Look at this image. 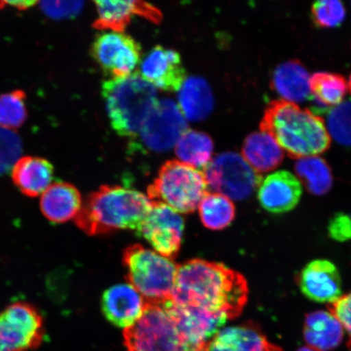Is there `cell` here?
<instances>
[{"label":"cell","instance_id":"17","mask_svg":"<svg viewBox=\"0 0 351 351\" xmlns=\"http://www.w3.org/2000/svg\"><path fill=\"white\" fill-rule=\"evenodd\" d=\"M147 302L132 285H114L104 292L101 306L104 317L113 326L129 328L142 317Z\"/></svg>","mask_w":351,"mask_h":351},{"label":"cell","instance_id":"23","mask_svg":"<svg viewBox=\"0 0 351 351\" xmlns=\"http://www.w3.org/2000/svg\"><path fill=\"white\" fill-rule=\"evenodd\" d=\"M304 336L309 348L317 351H330L343 339V328L327 311H317L306 315Z\"/></svg>","mask_w":351,"mask_h":351},{"label":"cell","instance_id":"3","mask_svg":"<svg viewBox=\"0 0 351 351\" xmlns=\"http://www.w3.org/2000/svg\"><path fill=\"white\" fill-rule=\"evenodd\" d=\"M152 207L141 192L119 186H103L82 204L76 225L86 234H106L121 230H135Z\"/></svg>","mask_w":351,"mask_h":351},{"label":"cell","instance_id":"32","mask_svg":"<svg viewBox=\"0 0 351 351\" xmlns=\"http://www.w3.org/2000/svg\"><path fill=\"white\" fill-rule=\"evenodd\" d=\"M344 4L337 0H322L311 7V16L319 28H335L346 19Z\"/></svg>","mask_w":351,"mask_h":351},{"label":"cell","instance_id":"31","mask_svg":"<svg viewBox=\"0 0 351 351\" xmlns=\"http://www.w3.org/2000/svg\"><path fill=\"white\" fill-rule=\"evenodd\" d=\"M326 128L337 143L351 146V100L332 110L328 116Z\"/></svg>","mask_w":351,"mask_h":351},{"label":"cell","instance_id":"33","mask_svg":"<svg viewBox=\"0 0 351 351\" xmlns=\"http://www.w3.org/2000/svg\"><path fill=\"white\" fill-rule=\"evenodd\" d=\"M23 147L15 131L0 126V175L6 173L21 159Z\"/></svg>","mask_w":351,"mask_h":351},{"label":"cell","instance_id":"11","mask_svg":"<svg viewBox=\"0 0 351 351\" xmlns=\"http://www.w3.org/2000/svg\"><path fill=\"white\" fill-rule=\"evenodd\" d=\"M183 230L184 219L179 213L165 204H152L150 212L136 231L156 252L173 260L182 247Z\"/></svg>","mask_w":351,"mask_h":351},{"label":"cell","instance_id":"1","mask_svg":"<svg viewBox=\"0 0 351 351\" xmlns=\"http://www.w3.org/2000/svg\"><path fill=\"white\" fill-rule=\"evenodd\" d=\"M249 289L243 275L223 263L191 260L178 266L170 302L239 317L248 300Z\"/></svg>","mask_w":351,"mask_h":351},{"label":"cell","instance_id":"29","mask_svg":"<svg viewBox=\"0 0 351 351\" xmlns=\"http://www.w3.org/2000/svg\"><path fill=\"white\" fill-rule=\"evenodd\" d=\"M348 89V82L340 74L318 72L310 77L311 94L320 106H339Z\"/></svg>","mask_w":351,"mask_h":351},{"label":"cell","instance_id":"22","mask_svg":"<svg viewBox=\"0 0 351 351\" xmlns=\"http://www.w3.org/2000/svg\"><path fill=\"white\" fill-rule=\"evenodd\" d=\"M271 86L285 101L302 103L310 97V76L300 61L289 60L274 70Z\"/></svg>","mask_w":351,"mask_h":351},{"label":"cell","instance_id":"28","mask_svg":"<svg viewBox=\"0 0 351 351\" xmlns=\"http://www.w3.org/2000/svg\"><path fill=\"white\" fill-rule=\"evenodd\" d=\"M197 208L202 223L209 230L226 229L235 218L236 209L232 200L217 193H207Z\"/></svg>","mask_w":351,"mask_h":351},{"label":"cell","instance_id":"9","mask_svg":"<svg viewBox=\"0 0 351 351\" xmlns=\"http://www.w3.org/2000/svg\"><path fill=\"white\" fill-rule=\"evenodd\" d=\"M44 333L40 313L27 302H14L0 314V351L36 350Z\"/></svg>","mask_w":351,"mask_h":351},{"label":"cell","instance_id":"19","mask_svg":"<svg viewBox=\"0 0 351 351\" xmlns=\"http://www.w3.org/2000/svg\"><path fill=\"white\" fill-rule=\"evenodd\" d=\"M204 351H283L271 343L260 327L252 322L228 327L216 333Z\"/></svg>","mask_w":351,"mask_h":351},{"label":"cell","instance_id":"18","mask_svg":"<svg viewBox=\"0 0 351 351\" xmlns=\"http://www.w3.org/2000/svg\"><path fill=\"white\" fill-rule=\"evenodd\" d=\"M98 19L93 26L99 30L124 33L134 16L144 17L154 23L162 19L161 12L152 4L142 1H96Z\"/></svg>","mask_w":351,"mask_h":351},{"label":"cell","instance_id":"8","mask_svg":"<svg viewBox=\"0 0 351 351\" xmlns=\"http://www.w3.org/2000/svg\"><path fill=\"white\" fill-rule=\"evenodd\" d=\"M208 186L230 199L243 200L253 194L262 181L239 154L226 152L213 158L204 167Z\"/></svg>","mask_w":351,"mask_h":351},{"label":"cell","instance_id":"7","mask_svg":"<svg viewBox=\"0 0 351 351\" xmlns=\"http://www.w3.org/2000/svg\"><path fill=\"white\" fill-rule=\"evenodd\" d=\"M128 351H197L188 343L165 304L147 302L141 317L124 331Z\"/></svg>","mask_w":351,"mask_h":351},{"label":"cell","instance_id":"16","mask_svg":"<svg viewBox=\"0 0 351 351\" xmlns=\"http://www.w3.org/2000/svg\"><path fill=\"white\" fill-rule=\"evenodd\" d=\"M298 178L287 171H278L262 180L258 199L261 207L273 214H282L296 207L302 196Z\"/></svg>","mask_w":351,"mask_h":351},{"label":"cell","instance_id":"15","mask_svg":"<svg viewBox=\"0 0 351 351\" xmlns=\"http://www.w3.org/2000/svg\"><path fill=\"white\" fill-rule=\"evenodd\" d=\"M300 291L308 300L331 304L341 296V279L330 261L317 260L307 263L298 276Z\"/></svg>","mask_w":351,"mask_h":351},{"label":"cell","instance_id":"24","mask_svg":"<svg viewBox=\"0 0 351 351\" xmlns=\"http://www.w3.org/2000/svg\"><path fill=\"white\" fill-rule=\"evenodd\" d=\"M243 157L257 173H267L282 163L284 151L273 137L263 132H254L245 139Z\"/></svg>","mask_w":351,"mask_h":351},{"label":"cell","instance_id":"34","mask_svg":"<svg viewBox=\"0 0 351 351\" xmlns=\"http://www.w3.org/2000/svg\"><path fill=\"white\" fill-rule=\"evenodd\" d=\"M42 11L54 19H69L78 14L82 10L83 2L43 1L38 3Z\"/></svg>","mask_w":351,"mask_h":351},{"label":"cell","instance_id":"4","mask_svg":"<svg viewBox=\"0 0 351 351\" xmlns=\"http://www.w3.org/2000/svg\"><path fill=\"white\" fill-rule=\"evenodd\" d=\"M102 95L112 129L122 137L138 134L158 103L156 88L139 73L104 82Z\"/></svg>","mask_w":351,"mask_h":351},{"label":"cell","instance_id":"2","mask_svg":"<svg viewBox=\"0 0 351 351\" xmlns=\"http://www.w3.org/2000/svg\"><path fill=\"white\" fill-rule=\"evenodd\" d=\"M260 128L293 159L317 156L330 147V135L322 118L283 99L267 105Z\"/></svg>","mask_w":351,"mask_h":351},{"label":"cell","instance_id":"27","mask_svg":"<svg viewBox=\"0 0 351 351\" xmlns=\"http://www.w3.org/2000/svg\"><path fill=\"white\" fill-rule=\"evenodd\" d=\"M295 173L307 191L314 195H324L330 191L333 179L330 167L319 156H310L298 160Z\"/></svg>","mask_w":351,"mask_h":351},{"label":"cell","instance_id":"35","mask_svg":"<svg viewBox=\"0 0 351 351\" xmlns=\"http://www.w3.org/2000/svg\"><path fill=\"white\" fill-rule=\"evenodd\" d=\"M328 308L329 313L339 320L341 327L348 333V346L351 350V292L329 304Z\"/></svg>","mask_w":351,"mask_h":351},{"label":"cell","instance_id":"38","mask_svg":"<svg viewBox=\"0 0 351 351\" xmlns=\"http://www.w3.org/2000/svg\"><path fill=\"white\" fill-rule=\"evenodd\" d=\"M297 351H317L313 348H309V346H305V348H302L298 349Z\"/></svg>","mask_w":351,"mask_h":351},{"label":"cell","instance_id":"5","mask_svg":"<svg viewBox=\"0 0 351 351\" xmlns=\"http://www.w3.org/2000/svg\"><path fill=\"white\" fill-rule=\"evenodd\" d=\"M127 282L147 302L165 304L172 298L178 265L152 250L135 244L125 250Z\"/></svg>","mask_w":351,"mask_h":351},{"label":"cell","instance_id":"39","mask_svg":"<svg viewBox=\"0 0 351 351\" xmlns=\"http://www.w3.org/2000/svg\"><path fill=\"white\" fill-rule=\"evenodd\" d=\"M348 87L350 89V93H351V74H350V79H349Z\"/></svg>","mask_w":351,"mask_h":351},{"label":"cell","instance_id":"14","mask_svg":"<svg viewBox=\"0 0 351 351\" xmlns=\"http://www.w3.org/2000/svg\"><path fill=\"white\" fill-rule=\"evenodd\" d=\"M139 74L154 87L168 92L179 91L186 79L178 52L161 46L145 57Z\"/></svg>","mask_w":351,"mask_h":351},{"label":"cell","instance_id":"20","mask_svg":"<svg viewBox=\"0 0 351 351\" xmlns=\"http://www.w3.org/2000/svg\"><path fill=\"white\" fill-rule=\"evenodd\" d=\"M12 178L22 194L37 197L43 195L52 185L53 165L43 158L21 157L12 169Z\"/></svg>","mask_w":351,"mask_h":351},{"label":"cell","instance_id":"25","mask_svg":"<svg viewBox=\"0 0 351 351\" xmlns=\"http://www.w3.org/2000/svg\"><path fill=\"white\" fill-rule=\"evenodd\" d=\"M178 107L186 119L199 121L212 112L214 97L205 79L191 77L186 79L178 94Z\"/></svg>","mask_w":351,"mask_h":351},{"label":"cell","instance_id":"13","mask_svg":"<svg viewBox=\"0 0 351 351\" xmlns=\"http://www.w3.org/2000/svg\"><path fill=\"white\" fill-rule=\"evenodd\" d=\"M176 326L188 343L197 351H204L208 341L221 330L228 318L196 307L165 304Z\"/></svg>","mask_w":351,"mask_h":351},{"label":"cell","instance_id":"37","mask_svg":"<svg viewBox=\"0 0 351 351\" xmlns=\"http://www.w3.org/2000/svg\"><path fill=\"white\" fill-rule=\"evenodd\" d=\"M8 4H10L11 6L16 8L17 10H27L28 8L32 7L34 4L38 3V2L33 1H15V2H8Z\"/></svg>","mask_w":351,"mask_h":351},{"label":"cell","instance_id":"30","mask_svg":"<svg viewBox=\"0 0 351 351\" xmlns=\"http://www.w3.org/2000/svg\"><path fill=\"white\" fill-rule=\"evenodd\" d=\"M25 97L20 90L0 95V126L13 130L24 124L27 119Z\"/></svg>","mask_w":351,"mask_h":351},{"label":"cell","instance_id":"6","mask_svg":"<svg viewBox=\"0 0 351 351\" xmlns=\"http://www.w3.org/2000/svg\"><path fill=\"white\" fill-rule=\"evenodd\" d=\"M203 172L179 160H169L161 167L147 190L152 204L168 206L178 213H192L208 193Z\"/></svg>","mask_w":351,"mask_h":351},{"label":"cell","instance_id":"26","mask_svg":"<svg viewBox=\"0 0 351 351\" xmlns=\"http://www.w3.org/2000/svg\"><path fill=\"white\" fill-rule=\"evenodd\" d=\"M214 143L204 132L187 130L175 146L179 161L194 167L204 168L213 159Z\"/></svg>","mask_w":351,"mask_h":351},{"label":"cell","instance_id":"12","mask_svg":"<svg viewBox=\"0 0 351 351\" xmlns=\"http://www.w3.org/2000/svg\"><path fill=\"white\" fill-rule=\"evenodd\" d=\"M188 130L185 117L174 101L158 100L139 131L142 142L154 152H165L176 146Z\"/></svg>","mask_w":351,"mask_h":351},{"label":"cell","instance_id":"10","mask_svg":"<svg viewBox=\"0 0 351 351\" xmlns=\"http://www.w3.org/2000/svg\"><path fill=\"white\" fill-rule=\"evenodd\" d=\"M91 54L101 69L112 78L130 76L141 58V47L125 33L100 34L92 44Z\"/></svg>","mask_w":351,"mask_h":351},{"label":"cell","instance_id":"36","mask_svg":"<svg viewBox=\"0 0 351 351\" xmlns=\"http://www.w3.org/2000/svg\"><path fill=\"white\" fill-rule=\"evenodd\" d=\"M328 234L333 240L346 241L351 239V216L337 214L329 222Z\"/></svg>","mask_w":351,"mask_h":351},{"label":"cell","instance_id":"21","mask_svg":"<svg viewBox=\"0 0 351 351\" xmlns=\"http://www.w3.org/2000/svg\"><path fill=\"white\" fill-rule=\"evenodd\" d=\"M80 192L72 184L56 182L43 193L40 199V208L48 221L65 223L76 218L82 208Z\"/></svg>","mask_w":351,"mask_h":351}]
</instances>
